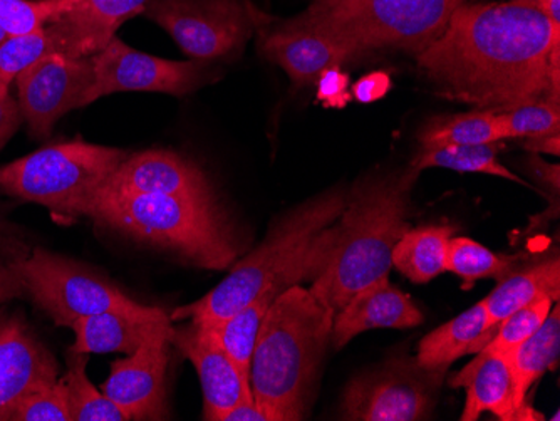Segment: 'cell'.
Wrapping results in <instances>:
<instances>
[{
    "label": "cell",
    "mask_w": 560,
    "mask_h": 421,
    "mask_svg": "<svg viewBox=\"0 0 560 421\" xmlns=\"http://www.w3.org/2000/svg\"><path fill=\"white\" fill-rule=\"evenodd\" d=\"M417 66L442 96L477 109L559 102L560 24L518 0L465 2Z\"/></svg>",
    "instance_id": "1"
},
{
    "label": "cell",
    "mask_w": 560,
    "mask_h": 421,
    "mask_svg": "<svg viewBox=\"0 0 560 421\" xmlns=\"http://www.w3.org/2000/svg\"><path fill=\"white\" fill-rule=\"evenodd\" d=\"M418 172L399 173L358 182L346 195V207L335 229H324L307 253L311 291L339 313L355 292L389 276L392 254L410 231L408 210Z\"/></svg>",
    "instance_id": "2"
},
{
    "label": "cell",
    "mask_w": 560,
    "mask_h": 421,
    "mask_svg": "<svg viewBox=\"0 0 560 421\" xmlns=\"http://www.w3.org/2000/svg\"><path fill=\"white\" fill-rule=\"evenodd\" d=\"M332 323L335 311L301 284L270 304L250 361L252 396L270 421L304 420Z\"/></svg>",
    "instance_id": "3"
},
{
    "label": "cell",
    "mask_w": 560,
    "mask_h": 421,
    "mask_svg": "<svg viewBox=\"0 0 560 421\" xmlns=\"http://www.w3.org/2000/svg\"><path fill=\"white\" fill-rule=\"evenodd\" d=\"M88 217L137 241L172 250L203 269L225 270L237 259V245L215 197L135 194L103 187Z\"/></svg>",
    "instance_id": "4"
},
{
    "label": "cell",
    "mask_w": 560,
    "mask_h": 421,
    "mask_svg": "<svg viewBox=\"0 0 560 421\" xmlns=\"http://www.w3.org/2000/svg\"><path fill=\"white\" fill-rule=\"evenodd\" d=\"M345 207L342 191H329L299 207L280 220L254 253L235 264L215 289L201 300L173 311L170 319L217 326L273 284L289 288L307 279L311 244L339 219Z\"/></svg>",
    "instance_id": "5"
},
{
    "label": "cell",
    "mask_w": 560,
    "mask_h": 421,
    "mask_svg": "<svg viewBox=\"0 0 560 421\" xmlns=\"http://www.w3.org/2000/svg\"><path fill=\"white\" fill-rule=\"evenodd\" d=\"M468 0H313L298 21L348 44L358 55L380 49L420 55Z\"/></svg>",
    "instance_id": "6"
},
{
    "label": "cell",
    "mask_w": 560,
    "mask_h": 421,
    "mask_svg": "<svg viewBox=\"0 0 560 421\" xmlns=\"http://www.w3.org/2000/svg\"><path fill=\"white\" fill-rule=\"evenodd\" d=\"M128 153L83 140L40 148L0 168V190L46 207L52 215H86Z\"/></svg>",
    "instance_id": "7"
},
{
    "label": "cell",
    "mask_w": 560,
    "mask_h": 421,
    "mask_svg": "<svg viewBox=\"0 0 560 421\" xmlns=\"http://www.w3.org/2000/svg\"><path fill=\"white\" fill-rule=\"evenodd\" d=\"M12 267L24 291L33 295L58 326L71 328L81 317L140 306L90 267L46 249L34 250Z\"/></svg>",
    "instance_id": "8"
},
{
    "label": "cell",
    "mask_w": 560,
    "mask_h": 421,
    "mask_svg": "<svg viewBox=\"0 0 560 421\" xmlns=\"http://www.w3.org/2000/svg\"><path fill=\"white\" fill-rule=\"evenodd\" d=\"M141 14L173 37L195 61L234 55L260 17L241 0H150Z\"/></svg>",
    "instance_id": "9"
},
{
    "label": "cell",
    "mask_w": 560,
    "mask_h": 421,
    "mask_svg": "<svg viewBox=\"0 0 560 421\" xmlns=\"http://www.w3.org/2000/svg\"><path fill=\"white\" fill-rule=\"evenodd\" d=\"M443 376L442 371L424 370L417 361H392L352 379L342 400V420H428Z\"/></svg>",
    "instance_id": "10"
},
{
    "label": "cell",
    "mask_w": 560,
    "mask_h": 421,
    "mask_svg": "<svg viewBox=\"0 0 560 421\" xmlns=\"http://www.w3.org/2000/svg\"><path fill=\"white\" fill-rule=\"evenodd\" d=\"M93 61V83L84 94V106L101 97L128 91L185 96L206 84L203 61H170L137 51L119 37H113Z\"/></svg>",
    "instance_id": "11"
},
{
    "label": "cell",
    "mask_w": 560,
    "mask_h": 421,
    "mask_svg": "<svg viewBox=\"0 0 560 421\" xmlns=\"http://www.w3.org/2000/svg\"><path fill=\"white\" fill-rule=\"evenodd\" d=\"M93 61L75 56L47 55L15 78L22 118L34 138H49L56 122L72 109L83 108L93 83Z\"/></svg>",
    "instance_id": "12"
},
{
    "label": "cell",
    "mask_w": 560,
    "mask_h": 421,
    "mask_svg": "<svg viewBox=\"0 0 560 421\" xmlns=\"http://www.w3.org/2000/svg\"><path fill=\"white\" fill-rule=\"evenodd\" d=\"M173 325L159 329L128 358L115 361L101 391L128 420H166V370Z\"/></svg>",
    "instance_id": "13"
},
{
    "label": "cell",
    "mask_w": 560,
    "mask_h": 421,
    "mask_svg": "<svg viewBox=\"0 0 560 421\" xmlns=\"http://www.w3.org/2000/svg\"><path fill=\"white\" fill-rule=\"evenodd\" d=\"M172 344L194 364L203 391V420L219 421L220 417L245 400H254L250 385L245 382L232 358L223 350L212 326L188 320L173 328Z\"/></svg>",
    "instance_id": "14"
},
{
    "label": "cell",
    "mask_w": 560,
    "mask_h": 421,
    "mask_svg": "<svg viewBox=\"0 0 560 421\" xmlns=\"http://www.w3.org/2000/svg\"><path fill=\"white\" fill-rule=\"evenodd\" d=\"M260 51L284 69L295 86H316L327 69L360 58L348 44L302 24L295 17L264 30Z\"/></svg>",
    "instance_id": "15"
},
{
    "label": "cell",
    "mask_w": 560,
    "mask_h": 421,
    "mask_svg": "<svg viewBox=\"0 0 560 421\" xmlns=\"http://www.w3.org/2000/svg\"><path fill=\"white\" fill-rule=\"evenodd\" d=\"M150 0H61L58 15L46 30L61 55L93 58L122 22L141 14Z\"/></svg>",
    "instance_id": "16"
},
{
    "label": "cell",
    "mask_w": 560,
    "mask_h": 421,
    "mask_svg": "<svg viewBox=\"0 0 560 421\" xmlns=\"http://www.w3.org/2000/svg\"><path fill=\"white\" fill-rule=\"evenodd\" d=\"M58 379V363L18 317L0 319V421L43 383Z\"/></svg>",
    "instance_id": "17"
},
{
    "label": "cell",
    "mask_w": 560,
    "mask_h": 421,
    "mask_svg": "<svg viewBox=\"0 0 560 421\" xmlns=\"http://www.w3.org/2000/svg\"><path fill=\"white\" fill-rule=\"evenodd\" d=\"M450 386L467 391L462 421H477L483 413L495 414L502 421L544 420L542 414L515 405L509 358L489 346L450 379Z\"/></svg>",
    "instance_id": "18"
},
{
    "label": "cell",
    "mask_w": 560,
    "mask_h": 421,
    "mask_svg": "<svg viewBox=\"0 0 560 421\" xmlns=\"http://www.w3.org/2000/svg\"><path fill=\"white\" fill-rule=\"evenodd\" d=\"M423 323V314L410 295L395 288L389 276L377 279L352 295L335 314L330 344L341 350L351 339L370 329H410Z\"/></svg>",
    "instance_id": "19"
},
{
    "label": "cell",
    "mask_w": 560,
    "mask_h": 421,
    "mask_svg": "<svg viewBox=\"0 0 560 421\" xmlns=\"http://www.w3.org/2000/svg\"><path fill=\"white\" fill-rule=\"evenodd\" d=\"M172 325L168 314L160 307L140 306L135 309H109L81 317L71 326L74 331L72 353L131 354L159 329Z\"/></svg>",
    "instance_id": "20"
},
{
    "label": "cell",
    "mask_w": 560,
    "mask_h": 421,
    "mask_svg": "<svg viewBox=\"0 0 560 421\" xmlns=\"http://www.w3.org/2000/svg\"><path fill=\"white\" fill-rule=\"evenodd\" d=\"M105 187L135 194L213 197L206 173L184 156L165 150L126 156Z\"/></svg>",
    "instance_id": "21"
},
{
    "label": "cell",
    "mask_w": 560,
    "mask_h": 421,
    "mask_svg": "<svg viewBox=\"0 0 560 421\" xmlns=\"http://www.w3.org/2000/svg\"><path fill=\"white\" fill-rule=\"evenodd\" d=\"M497 326L490 325L486 307L480 301L470 309L464 311L460 316L424 336L418 346L415 361L424 370L445 373L465 354L483 350L492 341Z\"/></svg>",
    "instance_id": "22"
},
{
    "label": "cell",
    "mask_w": 560,
    "mask_h": 421,
    "mask_svg": "<svg viewBox=\"0 0 560 421\" xmlns=\"http://www.w3.org/2000/svg\"><path fill=\"white\" fill-rule=\"evenodd\" d=\"M539 297H550L559 303L560 260L550 257L525 270H515L499 281V285L481 301L490 325L499 326L509 314L527 306Z\"/></svg>",
    "instance_id": "23"
},
{
    "label": "cell",
    "mask_w": 560,
    "mask_h": 421,
    "mask_svg": "<svg viewBox=\"0 0 560 421\" xmlns=\"http://www.w3.org/2000/svg\"><path fill=\"white\" fill-rule=\"evenodd\" d=\"M560 354V307L552 306L544 325L530 338L515 348L509 358L512 378H514L515 405L522 410H532L527 405V395L534 383L542 378L544 373L553 370Z\"/></svg>",
    "instance_id": "24"
},
{
    "label": "cell",
    "mask_w": 560,
    "mask_h": 421,
    "mask_svg": "<svg viewBox=\"0 0 560 421\" xmlns=\"http://www.w3.org/2000/svg\"><path fill=\"white\" fill-rule=\"evenodd\" d=\"M452 237V227L410 229L393 249V266L410 281L427 284L446 272V247Z\"/></svg>",
    "instance_id": "25"
},
{
    "label": "cell",
    "mask_w": 560,
    "mask_h": 421,
    "mask_svg": "<svg viewBox=\"0 0 560 421\" xmlns=\"http://www.w3.org/2000/svg\"><path fill=\"white\" fill-rule=\"evenodd\" d=\"M285 289L288 288L282 284H273L272 288L257 295L256 300L245 304L237 313L231 314L219 325L212 326L222 342L223 350L232 358L248 385H250L252 354L256 348L260 325H262L270 304Z\"/></svg>",
    "instance_id": "26"
},
{
    "label": "cell",
    "mask_w": 560,
    "mask_h": 421,
    "mask_svg": "<svg viewBox=\"0 0 560 421\" xmlns=\"http://www.w3.org/2000/svg\"><path fill=\"white\" fill-rule=\"evenodd\" d=\"M502 140L499 115L489 109L436 116L431 118L418 135L421 150L497 143Z\"/></svg>",
    "instance_id": "27"
},
{
    "label": "cell",
    "mask_w": 560,
    "mask_h": 421,
    "mask_svg": "<svg viewBox=\"0 0 560 421\" xmlns=\"http://www.w3.org/2000/svg\"><path fill=\"white\" fill-rule=\"evenodd\" d=\"M499 152L500 141H497V143L420 150L410 165L415 166L418 172L427 168H445L462 173H486V175L505 178V180L528 187L525 180H522L514 172L500 163Z\"/></svg>",
    "instance_id": "28"
},
{
    "label": "cell",
    "mask_w": 560,
    "mask_h": 421,
    "mask_svg": "<svg viewBox=\"0 0 560 421\" xmlns=\"http://www.w3.org/2000/svg\"><path fill=\"white\" fill-rule=\"evenodd\" d=\"M521 256H502L468 237H452L446 247V272L460 276L471 288L478 279L502 281L517 270Z\"/></svg>",
    "instance_id": "29"
},
{
    "label": "cell",
    "mask_w": 560,
    "mask_h": 421,
    "mask_svg": "<svg viewBox=\"0 0 560 421\" xmlns=\"http://www.w3.org/2000/svg\"><path fill=\"white\" fill-rule=\"evenodd\" d=\"M69 366L65 382L68 389L71 421H130L105 393L94 388L88 378V354L69 351Z\"/></svg>",
    "instance_id": "30"
},
{
    "label": "cell",
    "mask_w": 560,
    "mask_h": 421,
    "mask_svg": "<svg viewBox=\"0 0 560 421\" xmlns=\"http://www.w3.org/2000/svg\"><path fill=\"white\" fill-rule=\"evenodd\" d=\"M497 115H499L503 140L509 138L537 140V138L560 135V103L553 100L527 103L511 112H500Z\"/></svg>",
    "instance_id": "31"
},
{
    "label": "cell",
    "mask_w": 560,
    "mask_h": 421,
    "mask_svg": "<svg viewBox=\"0 0 560 421\" xmlns=\"http://www.w3.org/2000/svg\"><path fill=\"white\" fill-rule=\"evenodd\" d=\"M55 52H59L58 44L46 27L24 36H9L0 44V86L11 87L22 71Z\"/></svg>",
    "instance_id": "32"
},
{
    "label": "cell",
    "mask_w": 560,
    "mask_h": 421,
    "mask_svg": "<svg viewBox=\"0 0 560 421\" xmlns=\"http://www.w3.org/2000/svg\"><path fill=\"white\" fill-rule=\"evenodd\" d=\"M552 306L553 301L550 297H539L527 306L514 311L497 326L495 336L487 346L505 356L511 354L521 342L530 338L544 325Z\"/></svg>",
    "instance_id": "33"
},
{
    "label": "cell",
    "mask_w": 560,
    "mask_h": 421,
    "mask_svg": "<svg viewBox=\"0 0 560 421\" xmlns=\"http://www.w3.org/2000/svg\"><path fill=\"white\" fill-rule=\"evenodd\" d=\"M12 421H71L68 389L62 379L43 383L19 401Z\"/></svg>",
    "instance_id": "34"
},
{
    "label": "cell",
    "mask_w": 560,
    "mask_h": 421,
    "mask_svg": "<svg viewBox=\"0 0 560 421\" xmlns=\"http://www.w3.org/2000/svg\"><path fill=\"white\" fill-rule=\"evenodd\" d=\"M61 9V0H0V27L8 36L44 30Z\"/></svg>",
    "instance_id": "35"
},
{
    "label": "cell",
    "mask_w": 560,
    "mask_h": 421,
    "mask_svg": "<svg viewBox=\"0 0 560 421\" xmlns=\"http://www.w3.org/2000/svg\"><path fill=\"white\" fill-rule=\"evenodd\" d=\"M349 83V74L342 71L341 66L327 69L316 83L317 100L327 108H345L352 97Z\"/></svg>",
    "instance_id": "36"
},
{
    "label": "cell",
    "mask_w": 560,
    "mask_h": 421,
    "mask_svg": "<svg viewBox=\"0 0 560 421\" xmlns=\"http://www.w3.org/2000/svg\"><path fill=\"white\" fill-rule=\"evenodd\" d=\"M21 121V108L12 97L11 87L0 86V150L14 137Z\"/></svg>",
    "instance_id": "37"
},
{
    "label": "cell",
    "mask_w": 560,
    "mask_h": 421,
    "mask_svg": "<svg viewBox=\"0 0 560 421\" xmlns=\"http://www.w3.org/2000/svg\"><path fill=\"white\" fill-rule=\"evenodd\" d=\"M392 91V78L386 72H371L352 86V97L361 103H374Z\"/></svg>",
    "instance_id": "38"
},
{
    "label": "cell",
    "mask_w": 560,
    "mask_h": 421,
    "mask_svg": "<svg viewBox=\"0 0 560 421\" xmlns=\"http://www.w3.org/2000/svg\"><path fill=\"white\" fill-rule=\"evenodd\" d=\"M219 421H270L266 411L254 400H245L223 413Z\"/></svg>",
    "instance_id": "39"
},
{
    "label": "cell",
    "mask_w": 560,
    "mask_h": 421,
    "mask_svg": "<svg viewBox=\"0 0 560 421\" xmlns=\"http://www.w3.org/2000/svg\"><path fill=\"white\" fill-rule=\"evenodd\" d=\"M22 291L24 288L14 267L0 266V303L19 297Z\"/></svg>",
    "instance_id": "40"
},
{
    "label": "cell",
    "mask_w": 560,
    "mask_h": 421,
    "mask_svg": "<svg viewBox=\"0 0 560 421\" xmlns=\"http://www.w3.org/2000/svg\"><path fill=\"white\" fill-rule=\"evenodd\" d=\"M528 8L537 9L542 12L550 21L560 24V0H518Z\"/></svg>",
    "instance_id": "41"
},
{
    "label": "cell",
    "mask_w": 560,
    "mask_h": 421,
    "mask_svg": "<svg viewBox=\"0 0 560 421\" xmlns=\"http://www.w3.org/2000/svg\"><path fill=\"white\" fill-rule=\"evenodd\" d=\"M525 148L534 153H552V155H559L560 150V138L559 137H542L537 140L525 141Z\"/></svg>",
    "instance_id": "42"
},
{
    "label": "cell",
    "mask_w": 560,
    "mask_h": 421,
    "mask_svg": "<svg viewBox=\"0 0 560 421\" xmlns=\"http://www.w3.org/2000/svg\"><path fill=\"white\" fill-rule=\"evenodd\" d=\"M532 166H534V172H536L537 177H542L546 182H552L553 188H559V166L547 165L540 159L532 160Z\"/></svg>",
    "instance_id": "43"
},
{
    "label": "cell",
    "mask_w": 560,
    "mask_h": 421,
    "mask_svg": "<svg viewBox=\"0 0 560 421\" xmlns=\"http://www.w3.org/2000/svg\"><path fill=\"white\" fill-rule=\"evenodd\" d=\"M8 33H5L4 30H2V27H0V44L4 43L5 39H8Z\"/></svg>",
    "instance_id": "44"
}]
</instances>
